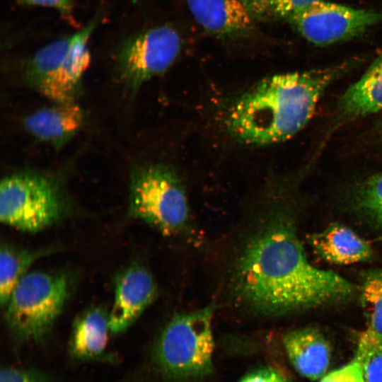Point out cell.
I'll use <instances>...</instances> for the list:
<instances>
[{
  "label": "cell",
  "mask_w": 382,
  "mask_h": 382,
  "mask_svg": "<svg viewBox=\"0 0 382 382\" xmlns=\"http://www.w3.org/2000/svg\"><path fill=\"white\" fill-rule=\"evenodd\" d=\"M234 289L249 307L270 315L339 303L354 292L350 282L309 262L284 217L272 219L246 243L236 262Z\"/></svg>",
  "instance_id": "6da1fadb"
},
{
  "label": "cell",
  "mask_w": 382,
  "mask_h": 382,
  "mask_svg": "<svg viewBox=\"0 0 382 382\" xmlns=\"http://www.w3.org/2000/svg\"><path fill=\"white\" fill-rule=\"evenodd\" d=\"M341 67L268 76L241 95L226 115V129L248 146L284 141L311 119L323 91Z\"/></svg>",
  "instance_id": "7a4b0ae2"
},
{
  "label": "cell",
  "mask_w": 382,
  "mask_h": 382,
  "mask_svg": "<svg viewBox=\"0 0 382 382\" xmlns=\"http://www.w3.org/2000/svg\"><path fill=\"white\" fill-rule=\"evenodd\" d=\"M69 294V281L62 272H28L13 289L5 306V319L19 339L43 337L62 311Z\"/></svg>",
  "instance_id": "3957f363"
},
{
  "label": "cell",
  "mask_w": 382,
  "mask_h": 382,
  "mask_svg": "<svg viewBox=\"0 0 382 382\" xmlns=\"http://www.w3.org/2000/svg\"><path fill=\"white\" fill-rule=\"evenodd\" d=\"M212 320V309L207 307L177 315L166 325L156 354L167 375L191 378L211 372L214 349Z\"/></svg>",
  "instance_id": "277c9868"
},
{
  "label": "cell",
  "mask_w": 382,
  "mask_h": 382,
  "mask_svg": "<svg viewBox=\"0 0 382 382\" xmlns=\"http://www.w3.org/2000/svg\"><path fill=\"white\" fill-rule=\"evenodd\" d=\"M130 214L164 234L181 230L189 218V204L177 172L164 164H151L131 176Z\"/></svg>",
  "instance_id": "5b68a950"
},
{
  "label": "cell",
  "mask_w": 382,
  "mask_h": 382,
  "mask_svg": "<svg viewBox=\"0 0 382 382\" xmlns=\"http://www.w3.org/2000/svg\"><path fill=\"white\" fill-rule=\"evenodd\" d=\"M62 204L53 185L45 178L18 173L4 178L0 185V219L26 232L45 229L59 219Z\"/></svg>",
  "instance_id": "8992f818"
},
{
  "label": "cell",
  "mask_w": 382,
  "mask_h": 382,
  "mask_svg": "<svg viewBox=\"0 0 382 382\" xmlns=\"http://www.w3.org/2000/svg\"><path fill=\"white\" fill-rule=\"evenodd\" d=\"M182 47V37L174 27L149 28L122 42L115 55L117 73L122 81L137 88L168 69Z\"/></svg>",
  "instance_id": "52a82bcc"
},
{
  "label": "cell",
  "mask_w": 382,
  "mask_h": 382,
  "mask_svg": "<svg viewBox=\"0 0 382 382\" xmlns=\"http://www.w3.org/2000/svg\"><path fill=\"white\" fill-rule=\"evenodd\" d=\"M289 21L305 40L325 46L363 33L382 21V13L318 0Z\"/></svg>",
  "instance_id": "ba28073f"
},
{
  "label": "cell",
  "mask_w": 382,
  "mask_h": 382,
  "mask_svg": "<svg viewBox=\"0 0 382 382\" xmlns=\"http://www.w3.org/2000/svg\"><path fill=\"white\" fill-rule=\"evenodd\" d=\"M156 284L151 273L144 267L132 265L117 277L115 299L108 313L111 332L118 333L129 328L153 301Z\"/></svg>",
  "instance_id": "9c48e42d"
},
{
  "label": "cell",
  "mask_w": 382,
  "mask_h": 382,
  "mask_svg": "<svg viewBox=\"0 0 382 382\" xmlns=\"http://www.w3.org/2000/svg\"><path fill=\"white\" fill-rule=\"evenodd\" d=\"M98 16L72 34L71 46L59 67L38 89L57 103L74 101V94L91 62L88 42Z\"/></svg>",
  "instance_id": "30bf717a"
},
{
  "label": "cell",
  "mask_w": 382,
  "mask_h": 382,
  "mask_svg": "<svg viewBox=\"0 0 382 382\" xmlns=\"http://www.w3.org/2000/svg\"><path fill=\"white\" fill-rule=\"evenodd\" d=\"M196 22L220 37L238 36L253 28V16L242 0H186Z\"/></svg>",
  "instance_id": "8fae6325"
},
{
  "label": "cell",
  "mask_w": 382,
  "mask_h": 382,
  "mask_svg": "<svg viewBox=\"0 0 382 382\" xmlns=\"http://www.w3.org/2000/svg\"><path fill=\"white\" fill-rule=\"evenodd\" d=\"M283 345L299 374L311 380L324 376L330 363L331 348L319 330L305 328L290 331L284 336Z\"/></svg>",
  "instance_id": "7c38bea8"
},
{
  "label": "cell",
  "mask_w": 382,
  "mask_h": 382,
  "mask_svg": "<svg viewBox=\"0 0 382 382\" xmlns=\"http://www.w3.org/2000/svg\"><path fill=\"white\" fill-rule=\"evenodd\" d=\"M83 121L81 108L71 101L37 110L25 117L24 126L32 135L58 149L76 134Z\"/></svg>",
  "instance_id": "4fadbf2b"
},
{
  "label": "cell",
  "mask_w": 382,
  "mask_h": 382,
  "mask_svg": "<svg viewBox=\"0 0 382 382\" xmlns=\"http://www.w3.org/2000/svg\"><path fill=\"white\" fill-rule=\"evenodd\" d=\"M310 242L321 258L333 264L350 265L365 262L373 255L369 242L340 223H332L313 234Z\"/></svg>",
  "instance_id": "5bb4252c"
},
{
  "label": "cell",
  "mask_w": 382,
  "mask_h": 382,
  "mask_svg": "<svg viewBox=\"0 0 382 382\" xmlns=\"http://www.w3.org/2000/svg\"><path fill=\"white\" fill-rule=\"evenodd\" d=\"M340 105L342 112L351 117H363L382 110V52L347 89Z\"/></svg>",
  "instance_id": "9a60e30c"
},
{
  "label": "cell",
  "mask_w": 382,
  "mask_h": 382,
  "mask_svg": "<svg viewBox=\"0 0 382 382\" xmlns=\"http://www.w3.org/2000/svg\"><path fill=\"white\" fill-rule=\"evenodd\" d=\"M108 313L100 308H91L75 321L71 337V350L81 359L101 354L108 344Z\"/></svg>",
  "instance_id": "2e32d148"
},
{
  "label": "cell",
  "mask_w": 382,
  "mask_h": 382,
  "mask_svg": "<svg viewBox=\"0 0 382 382\" xmlns=\"http://www.w3.org/2000/svg\"><path fill=\"white\" fill-rule=\"evenodd\" d=\"M41 250H34L16 248L2 243L0 250V301L5 307L10 296L28 272L32 264L45 255Z\"/></svg>",
  "instance_id": "e0dca14e"
},
{
  "label": "cell",
  "mask_w": 382,
  "mask_h": 382,
  "mask_svg": "<svg viewBox=\"0 0 382 382\" xmlns=\"http://www.w3.org/2000/svg\"><path fill=\"white\" fill-rule=\"evenodd\" d=\"M72 41V35L53 40L37 50L26 62L25 76L38 90L57 71Z\"/></svg>",
  "instance_id": "ac0fdd59"
},
{
  "label": "cell",
  "mask_w": 382,
  "mask_h": 382,
  "mask_svg": "<svg viewBox=\"0 0 382 382\" xmlns=\"http://www.w3.org/2000/svg\"><path fill=\"white\" fill-rule=\"evenodd\" d=\"M360 302L368 328L382 334V267L362 273Z\"/></svg>",
  "instance_id": "d6986e66"
},
{
  "label": "cell",
  "mask_w": 382,
  "mask_h": 382,
  "mask_svg": "<svg viewBox=\"0 0 382 382\" xmlns=\"http://www.w3.org/2000/svg\"><path fill=\"white\" fill-rule=\"evenodd\" d=\"M365 382H382V334L369 328L358 340L355 359Z\"/></svg>",
  "instance_id": "ffe728a7"
},
{
  "label": "cell",
  "mask_w": 382,
  "mask_h": 382,
  "mask_svg": "<svg viewBox=\"0 0 382 382\" xmlns=\"http://www.w3.org/2000/svg\"><path fill=\"white\" fill-rule=\"evenodd\" d=\"M359 208L382 230V173L365 180L357 192Z\"/></svg>",
  "instance_id": "44dd1931"
},
{
  "label": "cell",
  "mask_w": 382,
  "mask_h": 382,
  "mask_svg": "<svg viewBox=\"0 0 382 382\" xmlns=\"http://www.w3.org/2000/svg\"><path fill=\"white\" fill-rule=\"evenodd\" d=\"M23 6L48 7L57 11L69 23L76 25L73 0H16Z\"/></svg>",
  "instance_id": "7402d4cb"
},
{
  "label": "cell",
  "mask_w": 382,
  "mask_h": 382,
  "mask_svg": "<svg viewBox=\"0 0 382 382\" xmlns=\"http://www.w3.org/2000/svg\"><path fill=\"white\" fill-rule=\"evenodd\" d=\"M319 382H365L361 369L356 359L321 378Z\"/></svg>",
  "instance_id": "603a6c76"
},
{
  "label": "cell",
  "mask_w": 382,
  "mask_h": 382,
  "mask_svg": "<svg viewBox=\"0 0 382 382\" xmlns=\"http://www.w3.org/2000/svg\"><path fill=\"white\" fill-rule=\"evenodd\" d=\"M0 382H45L37 373L30 370L6 367L1 369Z\"/></svg>",
  "instance_id": "cb8c5ba5"
},
{
  "label": "cell",
  "mask_w": 382,
  "mask_h": 382,
  "mask_svg": "<svg viewBox=\"0 0 382 382\" xmlns=\"http://www.w3.org/2000/svg\"><path fill=\"white\" fill-rule=\"evenodd\" d=\"M239 382H289L279 371L273 368L255 370L245 376Z\"/></svg>",
  "instance_id": "d4e9b609"
},
{
  "label": "cell",
  "mask_w": 382,
  "mask_h": 382,
  "mask_svg": "<svg viewBox=\"0 0 382 382\" xmlns=\"http://www.w3.org/2000/svg\"><path fill=\"white\" fill-rule=\"evenodd\" d=\"M245 5L249 4L250 2L253 1V0H242Z\"/></svg>",
  "instance_id": "484cf974"
}]
</instances>
